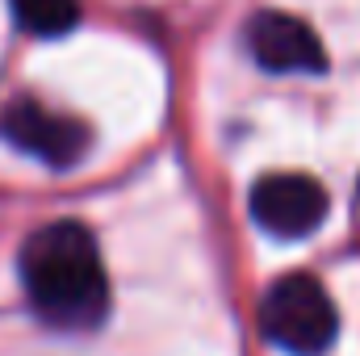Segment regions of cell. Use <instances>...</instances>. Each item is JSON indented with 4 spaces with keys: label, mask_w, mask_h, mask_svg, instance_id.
<instances>
[{
    "label": "cell",
    "mask_w": 360,
    "mask_h": 356,
    "mask_svg": "<svg viewBox=\"0 0 360 356\" xmlns=\"http://www.w3.org/2000/svg\"><path fill=\"white\" fill-rule=\"evenodd\" d=\"M13 17L34 38H63L80 25V0H8Z\"/></svg>",
    "instance_id": "cell-6"
},
{
    "label": "cell",
    "mask_w": 360,
    "mask_h": 356,
    "mask_svg": "<svg viewBox=\"0 0 360 356\" xmlns=\"http://www.w3.org/2000/svg\"><path fill=\"white\" fill-rule=\"evenodd\" d=\"M260 331L289 356H323L340 336V314L323 281L310 272H285L260 302Z\"/></svg>",
    "instance_id": "cell-2"
},
{
    "label": "cell",
    "mask_w": 360,
    "mask_h": 356,
    "mask_svg": "<svg viewBox=\"0 0 360 356\" xmlns=\"http://www.w3.org/2000/svg\"><path fill=\"white\" fill-rule=\"evenodd\" d=\"M0 139L46 168H76L89 155L92 130L72 113H59L34 96H17L0 109Z\"/></svg>",
    "instance_id": "cell-3"
},
{
    "label": "cell",
    "mask_w": 360,
    "mask_h": 356,
    "mask_svg": "<svg viewBox=\"0 0 360 356\" xmlns=\"http://www.w3.org/2000/svg\"><path fill=\"white\" fill-rule=\"evenodd\" d=\"M21 285L30 310L55 331H96L109 319L113 285L101 260L96 235L76 218L38 227L21 243Z\"/></svg>",
    "instance_id": "cell-1"
},
{
    "label": "cell",
    "mask_w": 360,
    "mask_h": 356,
    "mask_svg": "<svg viewBox=\"0 0 360 356\" xmlns=\"http://www.w3.org/2000/svg\"><path fill=\"white\" fill-rule=\"evenodd\" d=\"M248 210H252L256 227L269 231L272 239H306L327 222L331 197L306 172H269L256 180Z\"/></svg>",
    "instance_id": "cell-4"
},
{
    "label": "cell",
    "mask_w": 360,
    "mask_h": 356,
    "mask_svg": "<svg viewBox=\"0 0 360 356\" xmlns=\"http://www.w3.org/2000/svg\"><path fill=\"white\" fill-rule=\"evenodd\" d=\"M248 46H252V59L276 76H314L327 68L323 38L302 17L281 13V8H264L252 17Z\"/></svg>",
    "instance_id": "cell-5"
}]
</instances>
